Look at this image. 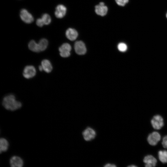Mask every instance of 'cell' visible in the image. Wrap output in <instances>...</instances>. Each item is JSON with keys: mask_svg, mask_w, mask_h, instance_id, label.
I'll use <instances>...</instances> for the list:
<instances>
[{"mask_svg": "<svg viewBox=\"0 0 167 167\" xmlns=\"http://www.w3.org/2000/svg\"><path fill=\"white\" fill-rule=\"evenodd\" d=\"M108 8L107 6L105 5L103 2H100L99 4L95 7V11L96 13L101 16L105 15L107 12Z\"/></svg>", "mask_w": 167, "mask_h": 167, "instance_id": "10", "label": "cell"}, {"mask_svg": "<svg viewBox=\"0 0 167 167\" xmlns=\"http://www.w3.org/2000/svg\"><path fill=\"white\" fill-rule=\"evenodd\" d=\"M76 53L79 55L84 54L86 52V48L84 43L82 41H76L74 45Z\"/></svg>", "mask_w": 167, "mask_h": 167, "instance_id": "9", "label": "cell"}, {"mask_svg": "<svg viewBox=\"0 0 167 167\" xmlns=\"http://www.w3.org/2000/svg\"><path fill=\"white\" fill-rule=\"evenodd\" d=\"M82 134L84 139L87 141H90L93 139L96 136L95 131L90 127L86 128L83 131Z\"/></svg>", "mask_w": 167, "mask_h": 167, "instance_id": "2", "label": "cell"}, {"mask_svg": "<svg viewBox=\"0 0 167 167\" xmlns=\"http://www.w3.org/2000/svg\"><path fill=\"white\" fill-rule=\"evenodd\" d=\"M20 16L22 20L27 24H30L33 21L34 18L32 15L25 9L21 10Z\"/></svg>", "mask_w": 167, "mask_h": 167, "instance_id": "4", "label": "cell"}, {"mask_svg": "<svg viewBox=\"0 0 167 167\" xmlns=\"http://www.w3.org/2000/svg\"><path fill=\"white\" fill-rule=\"evenodd\" d=\"M166 17L167 18V13H166Z\"/></svg>", "mask_w": 167, "mask_h": 167, "instance_id": "27", "label": "cell"}, {"mask_svg": "<svg viewBox=\"0 0 167 167\" xmlns=\"http://www.w3.org/2000/svg\"><path fill=\"white\" fill-rule=\"evenodd\" d=\"M118 48L119 51L123 52L126 50L127 46L126 44L124 43H120L118 45Z\"/></svg>", "mask_w": 167, "mask_h": 167, "instance_id": "20", "label": "cell"}, {"mask_svg": "<svg viewBox=\"0 0 167 167\" xmlns=\"http://www.w3.org/2000/svg\"><path fill=\"white\" fill-rule=\"evenodd\" d=\"M36 24L38 26L40 27H42L44 24L41 18H38L37 19Z\"/></svg>", "mask_w": 167, "mask_h": 167, "instance_id": "23", "label": "cell"}, {"mask_svg": "<svg viewBox=\"0 0 167 167\" xmlns=\"http://www.w3.org/2000/svg\"><path fill=\"white\" fill-rule=\"evenodd\" d=\"M44 23V24L48 25L50 24L51 19L50 16L48 14H43L41 18Z\"/></svg>", "mask_w": 167, "mask_h": 167, "instance_id": "19", "label": "cell"}, {"mask_svg": "<svg viewBox=\"0 0 167 167\" xmlns=\"http://www.w3.org/2000/svg\"><path fill=\"white\" fill-rule=\"evenodd\" d=\"M117 4L121 6H124L129 1V0H115Z\"/></svg>", "mask_w": 167, "mask_h": 167, "instance_id": "21", "label": "cell"}, {"mask_svg": "<svg viewBox=\"0 0 167 167\" xmlns=\"http://www.w3.org/2000/svg\"><path fill=\"white\" fill-rule=\"evenodd\" d=\"M66 35L67 38L71 41L75 40L78 36L77 32L74 29L69 28L66 32Z\"/></svg>", "mask_w": 167, "mask_h": 167, "instance_id": "13", "label": "cell"}, {"mask_svg": "<svg viewBox=\"0 0 167 167\" xmlns=\"http://www.w3.org/2000/svg\"><path fill=\"white\" fill-rule=\"evenodd\" d=\"M162 144L164 148H167V135L163 138Z\"/></svg>", "mask_w": 167, "mask_h": 167, "instance_id": "22", "label": "cell"}, {"mask_svg": "<svg viewBox=\"0 0 167 167\" xmlns=\"http://www.w3.org/2000/svg\"><path fill=\"white\" fill-rule=\"evenodd\" d=\"M10 164L11 167H22L24 165L23 159L20 157L14 156L10 160Z\"/></svg>", "mask_w": 167, "mask_h": 167, "instance_id": "8", "label": "cell"}, {"mask_svg": "<svg viewBox=\"0 0 167 167\" xmlns=\"http://www.w3.org/2000/svg\"><path fill=\"white\" fill-rule=\"evenodd\" d=\"M41 66L43 70L47 73H50L52 71V65L50 61L48 60H43L41 62Z\"/></svg>", "mask_w": 167, "mask_h": 167, "instance_id": "14", "label": "cell"}, {"mask_svg": "<svg viewBox=\"0 0 167 167\" xmlns=\"http://www.w3.org/2000/svg\"><path fill=\"white\" fill-rule=\"evenodd\" d=\"M136 165H130L128 166V167H136Z\"/></svg>", "mask_w": 167, "mask_h": 167, "instance_id": "26", "label": "cell"}, {"mask_svg": "<svg viewBox=\"0 0 167 167\" xmlns=\"http://www.w3.org/2000/svg\"><path fill=\"white\" fill-rule=\"evenodd\" d=\"M104 166L105 167H115L117 166L115 164L108 163L105 165Z\"/></svg>", "mask_w": 167, "mask_h": 167, "instance_id": "24", "label": "cell"}, {"mask_svg": "<svg viewBox=\"0 0 167 167\" xmlns=\"http://www.w3.org/2000/svg\"><path fill=\"white\" fill-rule=\"evenodd\" d=\"M143 161L145 164V166L148 167H155L157 163L156 159L152 155L146 156L143 159Z\"/></svg>", "mask_w": 167, "mask_h": 167, "instance_id": "12", "label": "cell"}, {"mask_svg": "<svg viewBox=\"0 0 167 167\" xmlns=\"http://www.w3.org/2000/svg\"><path fill=\"white\" fill-rule=\"evenodd\" d=\"M2 105L6 109L11 111L19 109L22 106L21 103L17 101L15 96L13 94L5 96L3 99Z\"/></svg>", "mask_w": 167, "mask_h": 167, "instance_id": "1", "label": "cell"}, {"mask_svg": "<svg viewBox=\"0 0 167 167\" xmlns=\"http://www.w3.org/2000/svg\"><path fill=\"white\" fill-rule=\"evenodd\" d=\"M36 71L35 67L32 66H27L24 68L23 75L26 79H30L35 76Z\"/></svg>", "mask_w": 167, "mask_h": 167, "instance_id": "7", "label": "cell"}, {"mask_svg": "<svg viewBox=\"0 0 167 167\" xmlns=\"http://www.w3.org/2000/svg\"><path fill=\"white\" fill-rule=\"evenodd\" d=\"M158 154L160 161L163 163H167V151L160 150L159 151Z\"/></svg>", "mask_w": 167, "mask_h": 167, "instance_id": "17", "label": "cell"}, {"mask_svg": "<svg viewBox=\"0 0 167 167\" xmlns=\"http://www.w3.org/2000/svg\"><path fill=\"white\" fill-rule=\"evenodd\" d=\"M66 12V7L63 5L59 4L55 8V15L58 18H62L65 15Z\"/></svg>", "mask_w": 167, "mask_h": 167, "instance_id": "11", "label": "cell"}, {"mask_svg": "<svg viewBox=\"0 0 167 167\" xmlns=\"http://www.w3.org/2000/svg\"><path fill=\"white\" fill-rule=\"evenodd\" d=\"M28 47L31 50L34 52H40L38 43H37L34 40H32L29 42Z\"/></svg>", "mask_w": 167, "mask_h": 167, "instance_id": "16", "label": "cell"}, {"mask_svg": "<svg viewBox=\"0 0 167 167\" xmlns=\"http://www.w3.org/2000/svg\"><path fill=\"white\" fill-rule=\"evenodd\" d=\"M9 144L7 140L5 138H1L0 139V152L1 153L7 151Z\"/></svg>", "mask_w": 167, "mask_h": 167, "instance_id": "15", "label": "cell"}, {"mask_svg": "<svg viewBox=\"0 0 167 167\" xmlns=\"http://www.w3.org/2000/svg\"><path fill=\"white\" fill-rule=\"evenodd\" d=\"M151 123L154 129L156 130L160 129L164 125L163 118L159 115H156L152 119Z\"/></svg>", "mask_w": 167, "mask_h": 167, "instance_id": "3", "label": "cell"}, {"mask_svg": "<svg viewBox=\"0 0 167 167\" xmlns=\"http://www.w3.org/2000/svg\"><path fill=\"white\" fill-rule=\"evenodd\" d=\"M40 51H44L47 48L48 42L47 39L45 38L41 39L38 43Z\"/></svg>", "mask_w": 167, "mask_h": 167, "instance_id": "18", "label": "cell"}, {"mask_svg": "<svg viewBox=\"0 0 167 167\" xmlns=\"http://www.w3.org/2000/svg\"><path fill=\"white\" fill-rule=\"evenodd\" d=\"M71 49V46L69 44H63L59 48L60 56L63 58L68 57L70 55Z\"/></svg>", "mask_w": 167, "mask_h": 167, "instance_id": "5", "label": "cell"}, {"mask_svg": "<svg viewBox=\"0 0 167 167\" xmlns=\"http://www.w3.org/2000/svg\"><path fill=\"white\" fill-rule=\"evenodd\" d=\"M39 70L41 71H42L43 70L42 67L41 65L39 66Z\"/></svg>", "mask_w": 167, "mask_h": 167, "instance_id": "25", "label": "cell"}, {"mask_svg": "<svg viewBox=\"0 0 167 167\" xmlns=\"http://www.w3.org/2000/svg\"><path fill=\"white\" fill-rule=\"evenodd\" d=\"M161 135L158 132L154 131L150 134L147 138L149 143L152 146L156 145L161 139Z\"/></svg>", "mask_w": 167, "mask_h": 167, "instance_id": "6", "label": "cell"}]
</instances>
